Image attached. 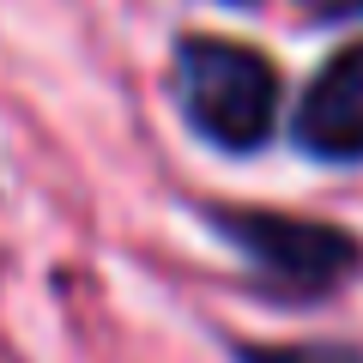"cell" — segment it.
<instances>
[{
    "label": "cell",
    "mask_w": 363,
    "mask_h": 363,
    "mask_svg": "<svg viewBox=\"0 0 363 363\" xmlns=\"http://www.w3.org/2000/svg\"><path fill=\"white\" fill-rule=\"evenodd\" d=\"M309 18H363V0H297Z\"/></svg>",
    "instance_id": "5b68a950"
},
{
    "label": "cell",
    "mask_w": 363,
    "mask_h": 363,
    "mask_svg": "<svg viewBox=\"0 0 363 363\" xmlns=\"http://www.w3.org/2000/svg\"><path fill=\"white\" fill-rule=\"evenodd\" d=\"M206 224L255 267L260 291H272L279 303H321L363 272V242L345 224L255 206H206Z\"/></svg>",
    "instance_id": "7a4b0ae2"
},
{
    "label": "cell",
    "mask_w": 363,
    "mask_h": 363,
    "mask_svg": "<svg viewBox=\"0 0 363 363\" xmlns=\"http://www.w3.org/2000/svg\"><path fill=\"white\" fill-rule=\"evenodd\" d=\"M236 6H255V0H236Z\"/></svg>",
    "instance_id": "8992f818"
},
{
    "label": "cell",
    "mask_w": 363,
    "mask_h": 363,
    "mask_svg": "<svg viewBox=\"0 0 363 363\" xmlns=\"http://www.w3.org/2000/svg\"><path fill=\"white\" fill-rule=\"evenodd\" d=\"M236 363H363L357 345H327V339H309V345H242Z\"/></svg>",
    "instance_id": "277c9868"
},
{
    "label": "cell",
    "mask_w": 363,
    "mask_h": 363,
    "mask_svg": "<svg viewBox=\"0 0 363 363\" xmlns=\"http://www.w3.org/2000/svg\"><path fill=\"white\" fill-rule=\"evenodd\" d=\"M297 145L321 164H363V43L339 49L303 91Z\"/></svg>",
    "instance_id": "3957f363"
},
{
    "label": "cell",
    "mask_w": 363,
    "mask_h": 363,
    "mask_svg": "<svg viewBox=\"0 0 363 363\" xmlns=\"http://www.w3.org/2000/svg\"><path fill=\"white\" fill-rule=\"evenodd\" d=\"M169 97L200 140L224 152H255L272 140L279 67L230 37H182L169 55Z\"/></svg>",
    "instance_id": "6da1fadb"
}]
</instances>
